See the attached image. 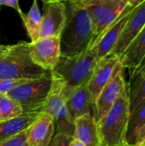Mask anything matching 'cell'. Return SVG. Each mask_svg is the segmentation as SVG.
Instances as JSON below:
<instances>
[{"instance_id": "23", "label": "cell", "mask_w": 145, "mask_h": 146, "mask_svg": "<svg viewBox=\"0 0 145 146\" xmlns=\"http://www.w3.org/2000/svg\"><path fill=\"white\" fill-rule=\"evenodd\" d=\"M0 146H28L26 141V130L9 139L0 141Z\"/></svg>"}, {"instance_id": "2", "label": "cell", "mask_w": 145, "mask_h": 146, "mask_svg": "<svg viewBox=\"0 0 145 146\" xmlns=\"http://www.w3.org/2000/svg\"><path fill=\"white\" fill-rule=\"evenodd\" d=\"M98 61L89 48L74 56H60L59 60L51 70V75L57 79L66 97L75 88L87 85L90 81Z\"/></svg>"}, {"instance_id": "19", "label": "cell", "mask_w": 145, "mask_h": 146, "mask_svg": "<svg viewBox=\"0 0 145 146\" xmlns=\"http://www.w3.org/2000/svg\"><path fill=\"white\" fill-rule=\"evenodd\" d=\"M145 138V102L130 117L126 136V144L137 146Z\"/></svg>"}, {"instance_id": "13", "label": "cell", "mask_w": 145, "mask_h": 146, "mask_svg": "<svg viewBox=\"0 0 145 146\" xmlns=\"http://www.w3.org/2000/svg\"><path fill=\"white\" fill-rule=\"evenodd\" d=\"M120 63V58L114 55H109L108 56L98 62L97 66L95 68L93 74L87 84L94 104L100 92L110 80Z\"/></svg>"}, {"instance_id": "5", "label": "cell", "mask_w": 145, "mask_h": 146, "mask_svg": "<svg viewBox=\"0 0 145 146\" xmlns=\"http://www.w3.org/2000/svg\"><path fill=\"white\" fill-rule=\"evenodd\" d=\"M52 86V76L50 75L40 79L26 81L8 93L13 99L17 101L24 112L39 111L46 103Z\"/></svg>"}, {"instance_id": "24", "label": "cell", "mask_w": 145, "mask_h": 146, "mask_svg": "<svg viewBox=\"0 0 145 146\" xmlns=\"http://www.w3.org/2000/svg\"><path fill=\"white\" fill-rule=\"evenodd\" d=\"M29 81L28 80L0 79V94H8L20 85Z\"/></svg>"}, {"instance_id": "16", "label": "cell", "mask_w": 145, "mask_h": 146, "mask_svg": "<svg viewBox=\"0 0 145 146\" xmlns=\"http://www.w3.org/2000/svg\"><path fill=\"white\" fill-rule=\"evenodd\" d=\"M67 105L73 120L85 114L93 113V110L95 112L94 101L87 85L80 86L72 91L67 98Z\"/></svg>"}, {"instance_id": "7", "label": "cell", "mask_w": 145, "mask_h": 146, "mask_svg": "<svg viewBox=\"0 0 145 146\" xmlns=\"http://www.w3.org/2000/svg\"><path fill=\"white\" fill-rule=\"evenodd\" d=\"M79 3L90 14L95 36L93 44L128 5L126 0H85Z\"/></svg>"}, {"instance_id": "15", "label": "cell", "mask_w": 145, "mask_h": 146, "mask_svg": "<svg viewBox=\"0 0 145 146\" xmlns=\"http://www.w3.org/2000/svg\"><path fill=\"white\" fill-rule=\"evenodd\" d=\"M73 139L85 146H101L98 123L94 113L85 114L74 120Z\"/></svg>"}, {"instance_id": "21", "label": "cell", "mask_w": 145, "mask_h": 146, "mask_svg": "<svg viewBox=\"0 0 145 146\" xmlns=\"http://www.w3.org/2000/svg\"><path fill=\"white\" fill-rule=\"evenodd\" d=\"M23 113L20 104L8 94H0V115L3 119L9 120Z\"/></svg>"}, {"instance_id": "29", "label": "cell", "mask_w": 145, "mask_h": 146, "mask_svg": "<svg viewBox=\"0 0 145 146\" xmlns=\"http://www.w3.org/2000/svg\"><path fill=\"white\" fill-rule=\"evenodd\" d=\"M10 45H4V44H0V58L6 53V51L9 50Z\"/></svg>"}, {"instance_id": "18", "label": "cell", "mask_w": 145, "mask_h": 146, "mask_svg": "<svg viewBox=\"0 0 145 146\" xmlns=\"http://www.w3.org/2000/svg\"><path fill=\"white\" fill-rule=\"evenodd\" d=\"M43 112H24L21 115L0 122V141L26 131Z\"/></svg>"}, {"instance_id": "25", "label": "cell", "mask_w": 145, "mask_h": 146, "mask_svg": "<svg viewBox=\"0 0 145 146\" xmlns=\"http://www.w3.org/2000/svg\"><path fill=\"white\" fill-rule=\"evenodd\" d=\"M72 139V137L63 133H56L49 146H68Z\"/></svg>"}, {"instance_id": "8", "label": "cell", "mask_w": 145, "mask_h": 146, "mask_svg": "<svg viewBox=\"0 0 145 146\" xmlns=\"http://www.w3.org/2000/svg\"><path fill=\"white\" fill-rule=\"evenodd\" d=\"M67 20L66 3L54 0L44 3L40 38L60 37Z\"/></svg>"}, {"instance_id": "26", "label": "cell", "mask_w": 145, "mask_h": 146, "mask_svg": "<svg viewBox=\"0 0 145 146\" xmlns=\"http://www.w3.org/2000/svg\"><path fill=\"white\" fill-rule=\"evenodd\" d=\"M3 5L10 7V8L14 9L15 10H16L18 12V14L20 15L21 18L24 15V13L22 12L21 9L20 8L19 0H0V6H3Z\"/></svg>"}, {"instance_id": "34", "label": "cell", "mask_w": 145, "mask_h": 146, "mask_svg": "<svg viewBox=\"0 0 145 146\" xmlns=\"http://www.w3.org/2000/svg\"><path fill=\"white\" fill-rule=\"evenodd\" d=\"M43 1V3H44V2H49V1H54V0H42Z\"/></svg>"}, {"instance_id": "17", "label": "cell", "mask_w": 145, "mask_h": 146, "mask_svg": "<svg viewBox=\"0 0 145 146\" xmlns=\"http://www.w3.org/2000/svg\"><path fill=\"white\" fill-rule=\"evenodd\" d=\"M145 56V26L119 57L122 66L128 69L130 77Z\"/></svg>"}, {"instance_id": "12", "label": "cell", "mask_w": 145, "mask_h": 146, "mask_svg": "<svg viewBox=\"0 0 145 146\" xmlns=\"http://www.w3.org/2000/svg\"><path fill=\"white\" fill-rule=\"evenodd\" d=\"M145 26V1L133 8L129 15L121 36L110 55L120 57L132 39Z\"/></svg>"}, {"instance_id": "1", "label": "cell", "mask_w": 145, "mask_h": 146, "mask_svg": "<svg viewBox=\"0 0 145 146\" xmlns=\"http://www.w3.org/2000/svg\"><path fill=\"white\" fill-rule=\"evenodd\" d=\"M67 20L60 35L62 56H74L91 47L94 41L92 21L88 10L80 3L65 2Z\"/></svg>"}, {"instance_id": "27", "label": "cell", "mask_w": 145, "mask_h": 146, "mask_svg": "<svg viewBox=\"0 0 145 146\" xmlns=\"http://www.w3.org/2000/svg\"><path fill=\"white\" fill-rule=\"evenodd\" d=\"M145 71V56L143 57V59L141 60V62H139V64L138 65V67L136 68V69L134 70V72L132 73V76L130 77L132 80H134L137 76H138L140 74H142L143 72Z\"/></svg>"}, {"instance_id": "11", "label": "cell", "mask_w": 145, "mask_h": 146, "mask_svg": "<svg viewBox=\"0 0 145 146\" xmlns=\"http://www.w3.org/2000/svg\"><path fill=\"white\" fill-rule=\"evenodd\" d=\"M30 44L32 61L46 70H53L61 56L60 38L43 37Z\"/></svg>"}, {"instance_id": "22", "label": "cell", "mask_w": 145, "mask_h": 146, "mask_svg": "<svg viewBox=\"0 0 145 146\" xmlns=\"http://www.w3.org/2000/svg\"><path fill=\"white\" fill-rule=\"evenodd\" d=\"M145 102V76L137 79L133 89H130V117Z\"/></svg>"}, {"instance_id": "9", "label": "cell", "mask_w": 145, "mask_h": 146, "mask_svg": "<svg viewBox=\"0 0 145 146\" xmlns=\"http://www.w3.org/2000/svg\"><path fill=\"white\" fill-rule=\"evenodd\" d=\"M132 9L133 8L127 5V7L118 17V19L115 20L102 33V35L94 42V44L90 48L98 62L110 55V53L112 52Z\"/></svg>"}, {"instance_id": "6", "label": "cell", "mask_w": 145, "mask_h": 146, "mask_svg": "<svg viewBox=\"0 0 145 146\" xmlns=\"http://www.w3.org/2000/svg\"><path fill=\"white\" fill-rule=\"evenodd\" d=\"M43 112L48 113L52 117L56 133H63L73 138L74 120L68 109L67 98L63 93L62 86L61 82L53 76L51 90L43 108Z\"/></svg>"}, {"instance_id": "10", "label": "cell", "mask_w": 145, "mask_h": 146, "mask_svg": "<svg viewBox=\"0 0 145 146\" xmlns=\"http://www.w3.org/2000/svg\"><path fill=\"white\" fill-rule=\"evenodd\" d=\"M124 71L125 68L120 63L110 80L105 85L97 96L94 104L97 120L101 119L108 112L126 86L127 83L125 80Z\"/></svg>"}, {"instance_id": "33", "label": "cell", "mask_w": 145, "mask_h": 146, "mask_svg": "<svg viewBox=\"0 0 145 146\" xmlns=\"http://www.w3.org/2000/svg\"><path fill=\"white\" fill-rule=\"evenodd\" d=\"M137 146H145V138Z\"/></svg>"}, {"instance_id": "28", "label": "cell", "mask_w": 145, "mask_h": 146, "mask_svg": "<svg viewBox=\"0 0 145 146\" xmlns=\"http://www.w3.org/2000/svg\"><path fill=\"white\" fill-rule=\"evenodd\" d=\"M145 0H126L127 2V4L132 7V8H135L137 7L138 5L141 4L143 2H144Z\"/></svg>"}, {"instance_id": "36", "label": "cell", "mask_w": 145, "mask_h": 146, "mask_svg": "<svg viewBox=\"0 0 145 146\" xmlns=\"http://www.w3.org/2000/svg\"><path fill=\"white\" fill-rule=\"evenodd\" d=\"M122 146H130V145H122Z\"/></svg>"}, {"instance_id": "3", "label": "cell", "mask_w": 145, "mask_h": 146, "mask_svg": "<svg viewBox=\"0 0 145 146\" xmlns=\"http://www.w3.org/2000/svg\"><path fill=\"white\" fill-rule=\"evenodd\" d=\"M130 121V86L126 84L108 112L97 120L101 146L127 145L126 132Z\"/></svg>"}, {"instance_id": "14", "label": "cell", "mask_w": 145, "mask_h": 146, "mask_svg": "<svg viewBox=\"0 0 145 146\" xmlns=\"http://www.w3.org/2000/svg\"><path fill=\"white\" fill-rule=\"evenodd\" d=\"M55 134L52 117L48 113L43 112L26 129V141L28 146H49Z\"/></svg>"}, {"instance_id": "32", "label": "cell", "mask_w": 145, "mask_h": 146, "mask_svg": "<svg viewBox=\"0 0 145 146\" xmlns=\"http://www.w3.org/2000/svg\"><path fill=\"white\" fill-rule=\"evenodd\" d=\"M144 76H145V71L144 72H143L142 74H140L138 76H137L135 79H136V80H137V79H140V78H142V77H144Z\"/></svg>"}, {"instance_id": "30", "label": "cell", "mask_w": 145, "mask_h": 146, "mask_svg": "<svg viewBox=\"0 0 145 146\" xmlns=\"http://www.w3.org/2000/svg\"><path fill=\"white\" fill-rule=\"evenodd\" d=\"M68 146H85L82 143H80L79 141H78V140H76V139H72V140H71V142H70V144H69V145Z\"/></svg>"}, {"instance_id": "31", "label": "cell", "mask_w": 145, "mask_h": 146, "mask_svg": "<svg viewBox=\"0 0 145 146\" xmlns=\"http://www.w3.org/2000/svg\"><path fill=\"white\" fill-rule=\"evenodd\" d=\"M60 1H63V2H71V3H81L85 0H60Z\"/></svg>"}, {"instance_id": "35", "label": "cell", "mask_w": 145, "mask_h": 146, "mask_svg": "<svg viewBox=\"0 0 145 146\" xmlns=\"http://www.w3.org/2000/svg\"><path fill=\"white\" fill-rule=\"evenodd\" d=\"M2 121H3V119H2V117H1V115H0V122H1Z\"/></svg>"}, {"instance_id": "4", "label": "cell", "mask_w": 145, "mask_h": 146, "mask_svg": "<svg viewBox=\"0 0 145 146\" xmlns=\"http://www.w3.org/2000/svg\"><path fill=\"white\" fill-rule=\"evenodd\" d=\"M30 50L31 44L25 41L10 45L0 58V79L32 80L50 75V71L32 61Z\"/></svg>"}, {"instance_id": "20", "label": "cell", "mask_w": 145, "mask_h": 146, "mask_svg": "<svg viewBox=\"0 0 145 146\" xmlns=\"http://www.w3.org/2000/svg\"><path fill=\"white\" fill-rule=\"evenodd\" d=\"M21 20L26 30L27 35L31 39V43L38 40L40 38L42 14L39 10L37 0H33L29 11L22 15Z\"/></svg>"}]
</instances>
